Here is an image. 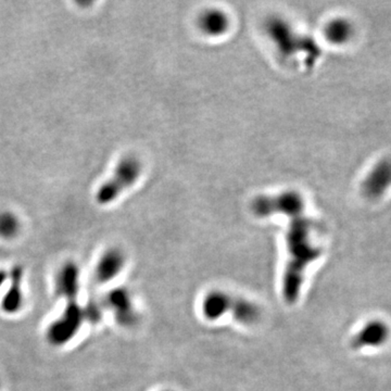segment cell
<instances>
[{
  "label": "cell",
  "instance_id": "6da1fadb",
  "mask_svg": "<svg viewBox=\"0 0 391 391\" xmlns=\"http://www.w3.org/2000/svg\"><path fill=\"white\" fill-rule=\"evenodd\" d=\"M310 230L311 223L303 214L292 217L286 234L288 261L283 279V297L289 305L299 298L305 270L321 257V249L311 240Z\"/></svg>",
  "mask_w": 391,
  "mask_h": 391
},
{
  "label": "cell",
  "instance_id": "7a4b0ae2",
  "mask_svg": "<svg viewBox=\"0 0 391 391\" xmlns=\"http://www.w3.org/2000/svg\"><path fill=\"white\" fill-rule=\"evenodd\" d=\"M141 169L143 165L135 156H126L121 160L112 178L104 182L99 191H97V202L102 206L113 202L126 188L130 187L139 180Z\"/></svg>",
  "mask_w": 391,
  "mask_h": 391
},
{
  "label": "cell",
  "instance_id": "3957f363",
  "mask_svg": "<svg viewBox=\"0 0 391 391\" xmlns=\"http://www.w3.org/2000/svg\"><path fill=\"white\" fill-rule=\"evenodd\" d=\"M84 320L85 310L78 303V299L68 300L61 316L48 327V342L56 347L68 344L82 329Z\"/></svg>",
  "mask_w": 391,
  "mask_h": 391
},
{
  "label": "cell",
  "instance_id": "277c9868",
  "mask_svg": "<svg viewBox=\"0 0 391 391\" xmlns=\"http://www.w3.org/2000/svg\"><path fill=\"white\" fill-rule=\"evenodd\" d=\"M251 208L258 217L285 214L292 219L303 214L305 202L303 197L296 191H285L279 195L259 196L253 200Z\"/></svg>",
  "mask_w": 391,
  "mask_h": 391
},
{
  "label": "cell",
  "instance_id": "5b68a950",
  "mask_svg": "<svg viewBox=\"0 0 391 391\" xmlns=\"http://www.w3.org/2000/svg\"><path fill=\"white\" fill-rule=\"evenodd\" d=\"M391 331L388 324L379 318L366 322L351 340L355 349H377L388 342Z\"/></svg>",
  "mask_w": 391,
  "mask_h": 391
},
{
  "label": "cell",
  "instance_id": "8992f818",
  "mask_svg": "<svg viewBox=\"0 0 391 391\" xmlns=\"http://www.w3.org/2000/svg\"><path fill=\"white\" fill-rule=\"evenodd\" d=\"M391 187V158H383L374 165L362 182L363 195L368 199L381 198Z\"/></svg>",
  "mask_w": 391,
  "mask_h": 391
},
{
  "label": "cell",
  "instance_id": "52a82bcc",
  "mask_svg": "<svg viewBox=\"0 0 391 391\" xmlns=\"http://www.w3.org/2000/svg\"><path fill=\"white\" fill-rule=\"evenodd\" d=\"M107 303L113 312L119 325L132 327L137 323V313L134 307L133 299L126 288H115L109 292Z\"/></svg>",
  "mask_w": 391,
  "mask_h": 391
},
{
  "label": "cell",
  "instance_id": "ba28073f",
  "mask_svg": "<svg viewBox=\"0 0 391 391\" xmlns=\"http://www.w3.org/2000/svg\"><path fill=\"white\" fill-rule=\"evenodd\" d=\"M266 29L274 42L276 43L281 52L286 57L294 55L296 50H299L297 44H305L309 40L298 37L283 19H270L269 21L266 22Z\"/></svg>",
  "mask_w": 391,
  "mask_h": 391
},
{
  "label": "cell",
  "instance_id": "9c48e42d",
  "mask_svg": "<svg viewBox=\"0 0 391 391\" xmlns=\"http://www.w3.org/2000/svg\"><path fill=\"white\" fill-rule=\"evenodd\" d=\"M126 254L117 248H110L104 251L95 268V279L100 284L111 282L123 271L126 266Z\"/></svg>",
  "mask_w": 391,
  "mask_h": 391
},
{
  "label": "cell",
  "instance_id": "30bf717a",
  "mask_svg": "<svg viewBox=\"0 0 391 391\" xmlns=\"http://www.w3.org/2000/svg\"><path fill=\"white\" fill-rule=\"evenodd\" d=\"M81 271L78 264L67 262L61 266L56 277V290L58 295L63 297L65 301L78 299L80 294Z\"/></svg>",
  "mask_w": 391,
  "mask_h": 391
},
{
  "label": "cell",
  "instance_id": "8fae6325",
  "mask_svg": "<svg viewBox=\"0 0 391 391\" xmlns=\"http://www.w3.org/2000/svg\"><path fill=\"white\" fill-rule=\"evenodd\" d=\"M22 277L23 270L21 266H14L10 274V286L1 301V308L7 314H16L23 305Z\"/></svg>",
  "mask_w": 391,
  "mask_h": 391
},
{
  "label": "cell",
  "instance_id": "7c38bea8",
  "mask_svg": "<svg viewBox=\"0 0 391 391\" xmlns=\"http://www.w3.org/2000/svg\"><path fill=\"white\" fill-rule=\"evenodd\" d=\"M232 297L227 292L215 290L209 292L202 301V313L209 321H217L230 309Z\"/></svg>",
  "mask_w": 391,
  "mask_h": 391
},
{
  "label": "cell",
  "instance_id": "4fadbf2b",
  "mask_svg": "<svg viewBox=\"0 0 391 391\" xmlns=\"http://www.w3.org/2000/svg\"><path fill=\"white\" fill-rule=\"evenodd\" d=\"M201 31L210 36H220L230 27V19L226 13L217 9L204 11L199 18Z\"/></svg>",
  "mask_w": 391,
  "mask_h": 391
},
{
  "label": "cell",
  "instance_id": "5bb4252c",
  "mask_svg": "<svg viewBox=\"0 0 391 391\" xmlns=\"http://www.w3.org/2000/svg\"><path fill=\"white\" fill-rule=\"evenodd\" d=\"M230 311L236 322L243 325L251 326L260 320V308L245 298L232 297Z\"/></svg>",
  "mask_w": 391,
  "mask_h": 391
},
{
  "label": "cell",
  "instance_id": "9a60e30c",
  "mask_svg": "<svg viewBox=\"0 0 391 391\" xmlns=\"http://www.w3.org/2000/svg\"><path fill=\"white\" fill-rule=\"evenodd\" d=\"M353 25L347 19L338 18L331 20L325 27V36L329 42L335 45H344L353 36Z\"/></svg>",
  "mask_w": 391,
  "mask_h": 391
},
{
  "label": "cell",
  "instance_id": "2e32d148",
  "mask_svg": "<svg viewBox=\"0 0 391 391\" xmlns=\"http://www.w3.org/2000/svg\"><path fill=\"white\" fill-rule=\"evenodd\" d=\"M21 224L16 214L10 211L0 212V237L12 239L20 232Z\"/></svg>",
  "mask_w": 391,
  "mask_h": 391
},
{
  "label": "cell",
  "instance_id": "e0dca14e",
  "mask_svg": "<svg viewBox=\"0 0 391 391\" xmlns=\"http://www.w3.org/2000/svg\"><path fill=\"white\" fill-rule=\"evenodd\" d=\"M9 274L3 270H0V288L5 285V281L8 279Z\"/></svg>",
  "mask_w": 391,
  "mask_h": 391
}]
</instances>
